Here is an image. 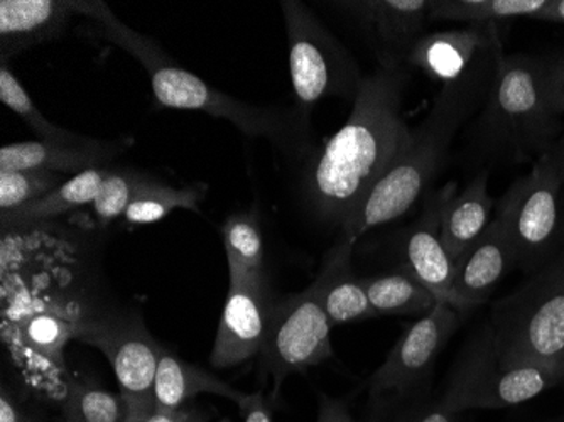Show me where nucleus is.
Instances as JSON below:
<instances>
[{
	"label": "nucleus",
	"instance_id": "nucleus-11",
	"mask_svg": "<svg viewBox=\"0 0 564 422\" xmlns=\"http://www.w3.org/2000/svg\"><path fill=\"white\" fill-rule=\"evenodd\" d=\"M459 311L445 303L436 306L405 329L388 358L370 379V392L405 393L430 377L434 361L459 326Z\"/></svg>",
	"mask_w": 564,
	"mask_h": 422
},
{
	"label": "nucleus",
	"instance_id": "nucleus-25",
	"mask_svg": "<svg viewBox=\"0 0 564 422\" xmlns=\"http://www.w3.org/2000/svg\"><path fill=\"white\" fill-rule=\"evenodd\" d=\"M228 278L265 279L264 239L256 212L228 217L221 228Z\"/></svg>",
	"mask_w": 564,
	"mask_h": 422
},
{
	"label": "nucleus",
	"instance_id": "nucleus-28",
	"mask_svg": "<svg viewBox=\"0 0 564 422\" xmlns=\"http://www.w3.org/2000/svg\"><path fill=\"white\" fill-rule=\"evenodd\" d=\"M66 422H131L122 396L73 382L65 404Z\"/></svg>",
	"mask_w": 564,
	"mask_h": 422
},
{
	"label": "nucleus",
	"instance_id": "nucleus-9",
	"mask_svg": "<svg viewBox=\"0 0 564 422\" xmlns=\"http://www.w3.org/2000/svg\"><path fill=\"white\" fill-rule=\"evenodd\" d=\"M75 338L98 348L109 358L129 411V421L141 422L156 412L154 383L161 347L141 320L106 318L76 323Z\"/></svg>",
	"mask_w": 564,
	"mask_h": 422
},
{
	"label": "nucleus",
	"instance_id": "nucleus-18",
	"mask_svg": "<svg viewBox=\"0 0 564 422\" xmlns=\"http://www.w3.org/2000/svg\"><path fill=\"white\" fill-rule=\"evenodd\" d=\"M516 266L514 247L499 217L490 221L480 239L456 262L453 291L465 311L489 300L499 282Z\"/></svg>",
	"mask_w": 564,
	"mask_h": 422
},
{
	"label": "nucleus",
	"instance_id": "nucleus-7",
	"mask_svg": "<svg viewBox=\"0 0 564 422\" xmlns=\"http://www.w3.org/2000/svg\"><path fill=\"white\" fill-rule=\"evenodd\" d=\"M290 44V75L296 109L310 110L325 98L357 100L366 76L350 50L297 0H282Z\"/></svg>",
	"mask_w": 564,
	"mask_h": 422
},
{
	"label": "nucleus",
	"instance_id": "nucleus-40",
	"mask_svg": "<svg viewBox=\"0 0 564 422\" xmlns=\"http://www.w3.org/2000/svg\"><path fill=\"white\" fill-rule=\"evenodd\" d=\"M183 422H202L199 421L198 414L196 412L189 411L188 418L185 419Z\"/></svg>",
	"mask_w": 564,
	"mask_h": 422
},
{
	"label": "nucleus",
	"instance_id": "nucleus-27",
	"mask_svg": "<svg viewBox=\"0 0 564 422\" xmlns=\"http://www.w3.org/2000/svg\"><path fill=\"white\" fill-rule=\"evenodd\" d=\"M0 101L15 116L21 117L22 122L28 123L40 141L76 144L87 139V136L75 134L72 130L63 129L46 120L8 65H0Z\"/></svg>",
	"mask_w": 564,
	"mask_h": 422
},
{
	"label": "nucleus",
	"instance_id": "nucleus-1",
	"mask_svg": "<svg viewBox=\"0 0 564 422\" xmlns=\"http://www.w3.org/2000/svg\"><path fill=\"white\" fill-rule=\"evenodd\" d=\"M408 68H383L364 78L345 126L307 164L303 193L322 221L340 225L401 160L413 129L402 112Z\"/></svg>",
	"mask_w": 564,
	"mask_h": 422
},
{
	"label": "nucleus",
	"instance_id": "nucleus-33",
	"mask_svg": "<svg viewBox=\"0 0 564 422\" xmlns=\"http://www.w3.org/2000/svg\"><path fill=\"white\" fill-rule=\"evenodd\" d=\"M240 411L246 415V422H272L271 409L262 392L249 393V399Z\"/></svg>",
	"mask_w": 564,
	"mask_h": 422
},
{
	"label": "nucleus",
	"instance_id": "nucleus-26",
	"mask_svg": "<svg viewBox=\"0 0 564 422\" xmlns=\"http://www.w3.org/2000/svg\"><path fill=\"white\" fill-rule=\"evenodd\" d=\"M207 184L203 183L192 184L185 188H173L163 181L151 177L138 198L129 205L123 217L129 224L148 225L163 220L174 209L199 212V202L207 195Z\"/></svg>",
	"mask_w": 564,
	"mask_h": 422
},
{
	"label": "nucleus",
	"instance_id": "nucleus-8",
	"mask_svg": "<svg viewBox=\"0 0 564 422\" xmlns=\"http://www.w3.org/2000/svg\"><path fill=\"white\" fill-rule=\"evenodd\" d=\"M563 383L561 368L500 364L492 336L485 326L456 364L438 405L455 414L475 409L512 408Z\"/></svg>",
	"mask_w": 564,
	"mask_h": 422
},
{
	"label": "nucleus",
	"instance_id": "nucleus-36",
	"mask_svg": "<svg viewBox=\"0 0 564 422\" xmlns=\"http://www.w3.org/2000/svg\"><path fill=\"white\" fill-rule=\"evenodd\" d=\"M0 422H25L21 412H19L18 409H15V405L9 401L6 393H2V399H0Z\"/></svg>",
	"mask_w": 564,
	"mask_h": 422
},
{
	"label": "nucleus",
	"instance_id": "nucleus-22",
	"mask_svg": "<svg viewBox=\"0 0 564 422\" xmlns=\"http://www.w3.org/2000/svg\"><path fill=\"white\" fill-rule=\"evenodd\" d=\"M110 171H112V166H100L84 171V173L69 177L50 195L43 196L36 202L28 203L21 208L2 212L0 214L2 227H4V230L31 227V225L40 224V221H47L51 218L91 205Z\"/></svg>",
	"mask_w": 564,
	"mask_h": 422
},
{
	"label": "nucleus",
	"instance_id": "nucleus-30",
	"mask_svg": "<svg viewBox=\"0 0 564 422\" xmlns=\"http://www.w3.org/2000/svg\"><path fill=\"white\" fill-rule=\"evenodd\" d=\"M68 180L53 171H0V214L43 198Z\"/></svg>",
	"mask_w": 564,
	"mask_h": 422
},
{
	"label": "nucleus",
	"instance_id": "nucleus-23",
	"mask_svg": "<svg viewBox=\"0 0 564 422\" xmlns=\"http://www.w3.org/2000/svg\"><path fill=\"white\" fill-rule=\"evenodd\" d=\"M362 284L377 316H424L438 303L430 289L402 269L389 274L362 278Z\"/></svg>",
	"mask_w": 564,
	"mask_h": 422
},
{
	"label": "nucleus",
	"instance_id": "nucleus-12",
	"mask_svg": "<svg viewBox=\"0 0 564 422\" xmlns=\"http://www.w3.org/2000/svg\"><path fill=\"white\" fill-rule=\"evenodd\" d=\"M455 193V184L449 183L445 188L424 196L423 212L402 234V271L409 272L424 288L430 289L438 303L449 304L464 313L453 291L456 262L446 252L442 240L443 208Z\"/></svg>",
	"mask_w": 564,
	"mask_h": 422
},
{
	"label": "nucleus",
	"instance_id": "nucleus-4",
	"mask_svg": "<svg viewBox=\"0 0 564 422\" xmlns=\"http://www.w3.org/2000/svg\"><path fill=\"white\" fill-rule=\"evenodd\" d=\"M485 326L500 364L564 370V252L497 301Z\"/></svg>",
	"mask_w": 564,
	"mask_h": 422
},
{
	"label": "nucleus",
	"instance_id": "nucleus-16",
	"mask_svg": "<svg viewBox=\"0 0 564 422\" xmlns=\"http://www.w3.org/2000/svg\"><path fill=\"white\" fill-rule=\"evenodd\" d=\"M502 47L500 28L468 25L464 30L424 34L409 53L408 68H417L445 85L458 80L487 51Z\"/></svg>",
	"mask_w": 564,
	"mask_h": 422
},
{
	"label": "nucleus",
	"instance_id": "nucleus-15",
	"mask_svg": "<svg viewBox=\"0 0 564 422\" xmlns=\"http://www.w3.org/2000/svg\"><path fill=\"white\" fill-rule=\"evenodd\" d=\"M134 145V139L116 141L87 138L84 142L24 141L0 149V171L40 170L59 174H80L94 167L110 166Z\"/></svg>",
	"mask_w": 564,
	"mask_h": 422
},
{
	"label": "nucleus",
	"instance_id": "nucleus-19",
	"mask_svg": "<svg viewBox=\"0 0 564 422\" xmlns=\"http://www.w3.org/2000/svg\"><path fill=\"white\" fill-rule=\"evenodd\" d=\"M354 244V240L344 237L333 247L323 262L322 272L312 284L332 326L377 318L362 278L351 271Z\"/></svg>",
	"mask_w": 564,
	"mask_h": 422
},
{
	"label": "nucleus",
	"instance_id": "nucleus-13",
	"mask_svg": "<svg viewBox=\"0 0 564 422\" xmlns=\"http://www.w3.org/2000/svg\"><path fill=\"white\" fill-rule=\"evenodd\" d=\"M227 297L212 350L215 368L234 367L261 354L274 301L268 278H228Z\"/></svg>",
	"mask_w": 564,
	"mask_h": 422
},
{
	"label": "nucleus",
	"instance_id": "nucleus-39",
	"mask_svg": "<svg viewBox=\"0 0 564 422\" xmlns=\"http://www.w3.org/2000/svg\"><path fill=\"white\" fill-rule=\"evenodd\" d=\"M557 155H560L561 166V195H563L564 205V136H561L560 141L556 142Z\"/></svg>",
	"mask_w": 564,
	"mask_h": 422
},
{
	"label": "nucleus",
	"instance_id": "nucleus-17",
	"mask_svg": "<svg viewBox=\"0 0 564 422\" xmlns=\"http://www.w3.org/2000/svg\"><path fill=\"white\" fill-rule=\"evenodd\" d=\"M76 12L72 0H2L0 59L8 65L22 51L65 36Z\"/></svg>",
	"mask_w": 564,
	"mask_h": 422
},
{
	"label": "nucleus",
	"instance_id": "nucleus-24",
	"mask_svg": "<svg viewBox=\"0 0 564 422\" xmlns=\"http://www.w3.org/2000/svg\"><path fill=\"white\" fill-rule=\"evenodd\" d=\"M547 0H433L430 21L467 22L468 25L500 28L514 19H534Z\"/></svg>",
	"mask_w": 564,
	"mask_h": 422
},
{
	"label": "nucleus",
	"instance_id": "nucleus-10",
	"mask_svg": "<svg viewBox=\"0 0 564 422\" xmlns=\"http://www.w3.org/2000/svg\"><path fill=\"white\" fill-rule=\"evenodd\" d=\"M332 328L313 285L274 303L259 354L264 372L274 380V398L288 376L332 357Z\"/></svg>",
	"mask_w": 564,
	"mask_h": 422
},
{
	"label": "nucleus",
	"instance_id": "nucleus-21",
	"mask_svg": "<svg viewBox=\"0 0 564 422\" xmlns=\"http://www.w3.org/2000/svg\"><path fill=\"white\" fill-rule=\"evenodd\" d=\"M199 393H215L228 401L236 402L240 409L246 405L249 393L240 392L228 386L214 374L180 360L176 355L161 348L158 365L156 383H154V402L156 411H180L189 399Z\"/></svg>",
	"mask_w": 564,
	"mask_h": 422
},
{
	"label": "nucleus",
	"instance_id": "nucleus-32",
	"mask_svg": "<svg viewBox=\"0 0 564 422\" xmlns=\"http://www.w3.org/2000/svg\"><path fill=\"white\" fill-rule=\"evenodd\" d=\"M541 88L544 101L553 116L564 113V51L556 55L540 58Z\"/></svg>",
	"mask_w": 564,
	"mask_h": 422
},
{
	"label": "nucleus",
	"instance_id": "nucleus-3",
	"mask_svg": "<svg viewBox=\"0 0 564 422\" xmlns=\"http://www.w3.org/2000/svg\"><path fill=\"white\" fill-rule=\"evenodd\" d=\"M502 47L487 51L458 80L442 85L423 122L413 129V138L401 160L367 193L345 221V239H360L367 231L408 214L442 171L453 138L465 120L489 95Z\"/></svg>",
	"mask_w": 564,
	"mask_h": 422
},
{
	"label": "nucleus",
	"instance_id": "nucleus-31",
	"mask_svg": "<svg viewBox=\"0 0 564 422\" xmlns=\"http://www.w3.org/2000/svg\"><path fill=\"white\" fill-rule=\"evenodd\" d=\"M76 323L56 316L53 313H41L25 325L28 342L41 354L53 355L62 351L69 338H75Z\"/></svg>",
	"mask_w": 564,
	"mask_h": 422
},
{
	"label": "nucleus",
	"instance_id": "nucleus-14",
	"mask_svg": "<svg viewBox=\"0 0 564 422\" xmlns=\"http://www.w3.org/2000/svg\"><path fill=\"white\" fill-rule=\"evenodd\" d=\"M433 0H350L335 2L366 34L383 68H408L409 53L424 36Z\"/></svg>",
	"mask_w": 564,
	"mask_h": 422
},
{
	"label": "nucleus",
	"instance_id": "nucleus-5",
	"mask_svg": "<svg viewBox=\"0 0 564 422\" xmlns=\"http://www.w3.org/2000/svg\"><path fill=\"white\" fill-rule=\"evenodd\" d=\"M561 132L560 117L544 101L540 58L500 56L481 116L485 141L509 160L525 163L550 152Z\"/></svg>",
	"mask_w": 564,
	"mask_h": 422
},
{
	"label": "nucleus",
	"instance_id": "nucleus-37",
	"mask_svg": "<svg viewBox=\"0 0 564 422\" xmlns=\"http://www.w3.org/2000/svg\"><path fill=\"white\" fill-rule=\"evenodd\" d=\"M188 414L189 411H183V409L174 412L156 411L154 414L149 415V418H145L144 421L141 422H183L188 418Z\"/></svg>",
	"mask_w": 564,
	"mask_h": 422
},
{
	"label": "nucleus",
	"instance_id": "nucleus-6",
	"mask_svg": "<svg viewBox=\"0 0 564 422\" xmlns=\"http://www.w3.org/2000/svg\"><path fill=\"white\" fill-rule=\"evenodd\" d=\"M496 217L502 220L514 247L516 266L525 274H534L564 252V205L556 144L497 202Z\"/></svg>",
	"mask_w": 564,
	"mask_h": 422
},
{
	"label": "nucleus",
	"instance_id": "nucleus-2",
	"mask_svg": "<svg viewBox=\"0 0 564 422\" xmlns=\"http://www.w3.org/2000/svg\"><path fill=\"white\" fill-rule=\"evenodd\" d=\"M75 6L78 15L87 19L88 30L95 37L120 47L144 66L158 104L167 109L196 110L228 120L247 138L268 139L296 160L313 155L315 145L310 136V117L296 107H258L237 100L212 87L195 73L182 68L156 41L123 24L106 2L80 0Z\"/></svg>",
	"mask_w": 564,
	"mask_h": 422
},
{
	"label": "nucleus",
	"instance_id": "nucleus-29",
	"mask_svg": "<svg viewBox=\"0 0 564 422\" xmlns=\"http://www.w3.org/2000/svg\"><path fill=\"white\" fill-rule=\"evenodd\" d=\"M151 177L129 167H113L107 180L101 184L97 198L91 203L95 217L101 225L126 215L127 208L138 198Z\"/></svg>",
	"mask_w": 564,
	"mask_h": 422
},
{
	"label": "nucleus",
	"instance_id": "nucleus-34",
	"mask_svg": "<svg viewBox=\"0 0 564 422\" xmlns=\"http://www.w3.org/2000/svg\"><path fill=\"white\" fill-rule=\"evenodd\" d=\"M316 422H354L347 408L340 401H333L329 398H323L319 404L318 421Z\"/></svg>",
	"mask_w": 564,
	"mask_h": 422
},
{
	"label": "nucleus",
	"instance_id": "nucleus-35",
	"mask_svg": "<svg viewBox=\"0 0 564 422\" xmlns=\"http://www.w3.org/2000/svg\"><path fill=\"white\" fill-rule=\"evenodd\" d=\"M534 19L554 22V24H564V0H547L543 11L535 15Z\"/></svg>",
	"mask_w": 564,
	"mask_h": 422
},
{
	"label": "nucleus",
	"instance_id": "nucleus-20",
	"mask_svg": "<svg viewBox=\"0 0 564 422\" xmlns=\"http://www.w3.org/2000/svg\"><path fill=\"white\" fill-rule=\"evenodd\" d=\"M496 205L489 193L487 173L478 174L459 195L449 196L442 214V240L455 262L487 230Z\"/></svg>",
	"mask_w": 564,
	"mask_h": 422
},
{
	"label": "nucleus",
	"instance_id": "nucleus-38",
	"mask_svg": "<svg viewBox=\"0 0 564 422\" xmlns=\"http://www.w3.org/2000/svg\"><path fill=\"white\" fill-rule=\"evenodd\" d=\"M455 412L446 411L442 405L438 408H434L433 411L426 412V414L421 415L417 421L414 422H455Z\"/></svg>",
	"mask_w": 564,
	"mask_h": 422
}]
</instances>
